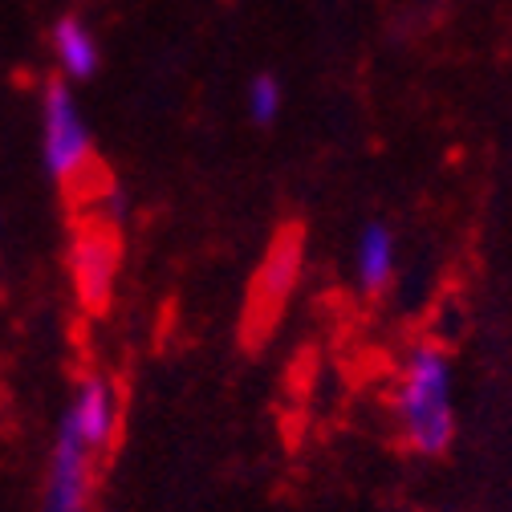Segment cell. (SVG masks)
<instances>
[{"label":"cell","instance_id":"obj_1","mask_svg":"<svg viewBox=\"0 0 512 512\" xmlns=\"http://www.w3.org/2000/svg\"><path fill=\"white\" fill-rule=\"evenodd\" d=\"M395 411L407 435V447L415 456H443L456 435L452 415V366L439 346H415L403 382L395 395Z\"/></svg>","mask_w":512,"mask_h":512},{"label":"cell","instance_id":"obj_7","mask_svg":"<svg viewBox=\"0 0 512 512\" xmlns=\"http://www.w3.org/2000/svg\"><path fill=\"white\" fill-rule=\"evenodd\" d=\"M395 277V236L387 224H366L358 232V285L366 293L387 289Z\"/></svg>","mask_w":512,"mask_h":512},{"label":"cell","instance_id":"obj_2","mask_svg":"<svg viewBox=\"0 0 512 512\" xmlns=\"http://www.w3.org/2000/svg\"><path fill=\"white\" fill-rule=\"evenodd\" d=\"M41 151H45V171L57 183H70L78 187L82 175L94 167L90 155V135L82 126L78 102L66 86H49L45 90V131H41Z\"/></svg>","mask_w":512,"mask_h":512},{"label":"cell","instance_id":"obj_6","mask_svg":"<svg viewBox=\"0 0 512 512\" xmlns=\"http://www.w3.org/2000/svg\"><path fill=\"white\" fill-rule=\"evenodd\" d=\"M114 391H110V382L106 378H82V387L66 411V419L78 427V435L86 439L90 452H102V447L110 443L114 435Z\"/></svg>","mask_w":512,"mask_h":512},{"label":"cell","instance_id":"obj_4","mask_svg":"<svg viewBox=\"0 0 512 512\" xmlns=\"http://www.w3.org/2000/svg\"><path fill=\"white\" fill-rule=\"evenodd\" d=\"M297 273H301V236L297 232H281L277 244L265 256L261 273H256L252 301H248V322L269 326L273 317L281 313V305L289 301V293L297 285Z\"/></svg>","mask_w":512,"mask_h":512},{"label":"cell","instance_id":"obj_3","mask_svg":"<svg viewBox=\"0 0 512 512\" xmlns=\"http://www.w3.org/2000/svg\"><path fill=\"white\" fill-rule=\"evenodd\" d=\"M90 447L78 435V427L61 415L57 427V447H53V468H49V492H45V512H86L90 496Z\"/></svg>","mask_w":512,"mask_h":512},{"label":"cell","instance_id":"obj_5","mask_svg":"<svg viewBox=\"0 0 512 512\" xmlns=\"http://www.w3.org/2000/svg\"><path fill=\"white\" fill-rule=\"evenodd\" d=\"M114 273H118V236L102 224H90L74 240V281H78V297L86 309L94 313L106 309Z\"/></svg>","mask_w":512,"mask_h":512},{"label":"cell","instance_id":"obj_8","mask_svg":"<svg viewBox=\"0 0 512 512\" xmlns=\"http://www.w3.org/2000/svg\"><path fill=\"white\" fill-rule=\"evenodd\" d=\"M53 49H57V61L61 70L70 78H94L98 74V45L90 37V29L78 21V17H61L57 29H53Z\"/></svg>","mask_w":512,"mask_h":512},{"label":"cell","instance_id":"obj_9","mask_svg":"<svg viewBox=\"0 0 512 512\" xmlns=\"http://www.w3.org/2000/svg\"><path fill=\"white\" fill-rule=\"evenodd\" d=\"M281 102H285V94H281V82L273 74H256L248 82V114H252V122L269 126L281 114Z\"/></svg>","mask_w":512,"mask_h":512}]
</instances>
